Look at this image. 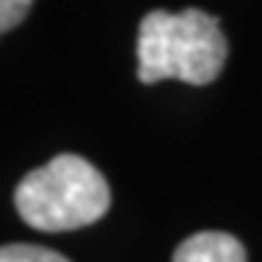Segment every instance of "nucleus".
I'll use <instances>...</instances> for the list:
<instances>
[{"instance_id":"20e7f679","label":"nucleus","mask_w":262,"mask_h":262,"mask_svg":"<svg viewBox=\"0 0 262 262\" xmlns=\"http://www.w3.org/2000/svg\"><path fill=\"white\" fill-rule=\"evenodd\" d=\"M0 262H70V259L50 251V248H38V245H3Z\"/></svg>"},{"instance_id":"f03ea898","label":"nucleus","mask_w":262,"mask_h":262,"mask_svg":"<svg viewBox=\"0 0 262 262\" xmlns=\"http://www.w3.org/2000/svg\"><path fill=\"white\" fill-rule=\"evenodd\" d=\"M15 207L29 227L64 233L99 222L111 207V189L91 160L58 155L20 181Z\"/></svg>"},{"instance_id":"39448f33","label":"nucleus","mask_w":262,"mask_h":262,"mask_svg":"<svg viewBox=\"0 0 262 262\" xmlns=\"http://www.w3.org/2000/svg\"><path fill=\"white\" fill-rule=\"evenodd\" d=\"M32 9V0H0V29L9 32L27 18V12Z\"/></svg>"},{"instance_id":"7ed1b4c3","label":"nucleus","mask_w":262,"mask_h":262,"mask_svg":"<svg viewBox=\"0 0 262 262\" xmlns=\"http://www.w3.org/2000/svg\"><path fill=\"white\" fill-rule=\"evenodd\" d=\"M172 262H248V253L236 236L201 230L175 248Z\"/></svg>"},{"instance_id":"f257e3e1","label":"nucleus","mask_w":262,"mask_h":262,"mask_svg":"<svg viewBox=\"0 0 262 262\" xmlns=\"http://www.w3.org/2000/svg\"><path fill=\"white\" fill-rule=\"evenodd\" d=\"M227 58V38L219 18L201 9L149 12L137 29V79L155 84L178 79L210 84Z\"/></svg>"}]
</instances>
